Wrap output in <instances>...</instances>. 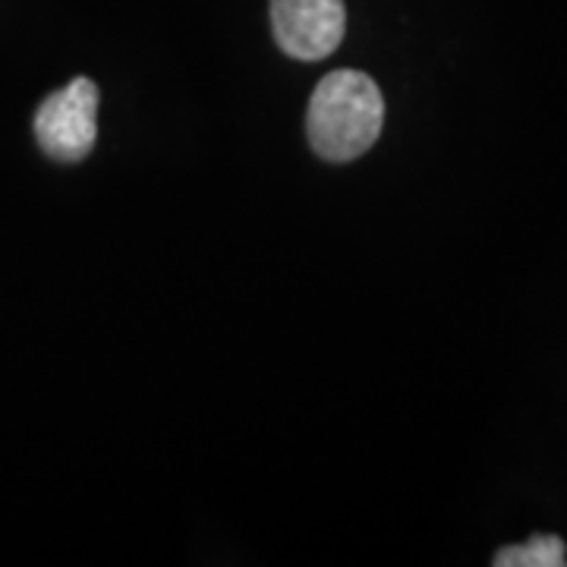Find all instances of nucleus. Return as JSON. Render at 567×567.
Masks as SVG:
<instances>
[{
  "instance_id": "1",
  "label": "nucleus",
  "mask_w": 567,
  "mask_h": 567,
  "mask_svg": "<svg viewBox=\"0 0 567 567\" xmlns=\"http://www.w3.org/2000/svg\"><path fill=\"white\" fill-rule=\"evenodd\" d=\"M385 123L379 85L357 70L328 73L306 111V133L324 162H353L369 152Z\"/></svg>"
},
{
  "instance_id": "2",
  "label": "nucleus",
  "mask_w": 567,
  "mask_h": 567,
  "mask_svg": "<svg viewBox=\"0 0 567 567\" xmlns=\"http://www.w3.org/2000/svg\"><path fill=\"white\" fill-rule=\"evenodd\" d=\"M99 136V85L73 80L66 89L48 95L35 114V140L44 155L58 162H80L92 152Z\"/></svg>"
},
{
  "instance_id": "3",
  "label": "nucleus",
  "mask_w": 567,
  "mask_h": 567,
  "mask_svg": "<svg viewBox=\"0 0 567 567\" xmlns=\"http://www.w3.org/2000/svg\"><path fill=\"white\" fill-rule=\"evenodd\" d=\"M344 0H271V29L284 54L322 61L344 39Z\"/></svg>"
},
{
  "instance_id": "4",
  "label": "nucleus",
  "mask_w": 567,
  "mask_h": 567,
  "mask_svg": "<svg viewBox=\"0 0 567 567\" xmlns=\"http://www.w3.org/2000/svg\"><path fill=\"white\" fill-rule=\"evenodd\" d=\"M495 567H565L567 565V548L558 536L551 533H539L533 536L524 546H507L502 548L495 558Z\"/></svg>"
}]
</instances>
